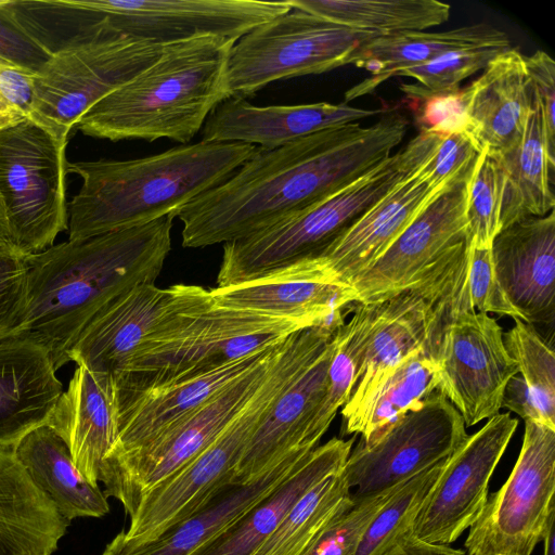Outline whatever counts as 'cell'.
<instances>
[{"label": "cell", "mask_w": 555, "mask_h": 555, "mask_svg": "<svg viewBox=\"0 0 555 555\" xmlns=\"http://www.w3.org/2000/svg\"><path fill=\"white\" fill-rule=\"evenodd\" d=\"M86 4L115 33L158 44L201 36L237 41L255 27L288 12L287 1L92 0Z\"/></svg>", "instance_id": "2e32d148"}, {"label": "cell", "mask_w": 555, "mask_h": 555, "mask_svg": "<svg viewBox=\"0 0 555 555\" xmlns=\"http://www.w3.org/2000/svg\"><path fill=\"white\" fill-rule=\"evenodd\" d=\"M436 325L435 304L421 282L380 302L351 396L341 409L343 420L350 417L405 357L431 348Z\"/></svg>", "instance_id": "d4e9b609"}, {"label": "cell", "mask_w": 555, "mask_h": 555, "mask_svg": "<svg viewBox=\"0 0 555 555\" xmlns=\"http://www.w3.org/2000/svg\"><path fill=\"white\" fill-rule=\"evenodd\" d=\"M408 126L403 115L387 112L369 127L351 122L258 147L227 181L176 214L183 247L242 240L315 204L387 159Z\"/></svg>", "instance_id": "6da1fadb"}, {"label": "cell", "mask_w": 555, "mask_h": 555, "mask_svg": "<svg viewBox=\"0 0 555 555\" xmlns=\"http://www.w3.org/2000/svg\"><path fill=\"white\" fill-rule=\"evenodd\" d=\"M441 188L431 186L422 166L373 204L318 256L339 280L350 284L389 248Z\"/></svg>", "instance_id": "83f0119b"}, {"label": "cell", "mask_w": 555, "mask_h": 555, "mask_svg": "<svg viewBox=\"0 0 555 555\" xmlns=\"http://www.w3.org/2000/svg\"><path fill=\"white\" fill-rule=\"evenodd\" d=\"M504 40H509L504 31L486 23L444 31H404L375 37L351 60V64L367 70L371 76L350 88L345 93L344 103L373 92L402 69L425 64L449 51Z\"/></svg>", "instance_id": "d6a6232c"}, {"label": "cell", "mask_w": 555, "mask_h": 555, "mask_svg": "<svg viewBox=\"0 0 555 555\" xmlns=\"http://www.w3.org/2000/svg\"><path fill=\"white\" fill-rule=\"evenodd\" d=\"M383 112L326 102L255 106L244 98H229L217 105L206 119L202 141L237 142L273 150Z\"/></svg>", "instance_id": "44dd1931"}, {"label": "cell", "mask_w": 555, "mask_h": 555, "mask_svg": "<svg viewBox=\"0 0 555 555\" xmlns=\"http://www.w3.org/2000/svg\"><path fill=\"white\" fill-rule=\"evenodd\" d=\"M307 338L282 341L269 373L254 396L221 434L178 472L143 492L129 515L125 541L154 540L202 508L221 488L235 481L236 467L259 424L278 399L317 359Z\"/></svg>", "instance_id": "52a82bcc"}, {"label": "cell", "mask_w": 555, "mask_h": 555, "mask_svg": "<svg viewBox=\"0 0 555 555\" xmlns=\"http://www.w3.org/2000/svg\"><path fill=\"white\" fill-rule=\"evenodd\" d=\"M63 392L48 351L13 334L0 340V451L14 452L33 429L47 424Z\"/></svg>", "instance_id": "4316f807"}, {"label": "cell", "mask_w": 555, "mask_h": 555, "mask_svg": "<svg viewBox=\"0 0 555 555\" xmlns=\"http://www.w3.org/2000/svg\"><path fill=\"white\" fill-rule=\"evenodd\" d=\"M215 305L307 322H343L341 310L357 300L320 256L308 257L249 281L209 289Z\"/></svg>", "instance_id": "ac0fdd59"}, {"label": "cell", "mask_w": 555, "mask_h": 555, "mask_svg": "<svg viewBox=\"0 0 555 555\" xmlns=\"http://www.w3.org/2000/svg\"><path fill=\"white\" fill-rule=\"evenodd\" d=\"M179 295L180 284L167 288L140 284L122 293L86 326L68 353L69 361L91 371L121 374Z\"/></svg>", "instance_id": "603a6c76"}, {"label": "cell", "mask_w": 555, "mask_h": 555, "mask_svg": "<svg viewBox=\"0 0 555 555\" xmlns=\"http://www.w3.org/2000/svg\"><path fill=\"white\" fill-rule=\"evenodd\" d=\"M440 135L420 133L348 185L248 237L224 243L217 286L249 281L320 255L397 183L418 170Z\"/></svg>", "instance_id": "8992f818"}, {"label": "cell", "mask_w": 555, "mask_h": 555, "mask_svg": "<svg viewBox=\"0 0 555 555\" xmlns=\"http://www.w3.org/2000/svg\"><path fill=\"white\" fill-rule=\"evenodd\" d=\"M554 494L555 429L525 421L517 461L469 527L466 555H531L555 524Z\"/></svg>", "instance_id": "7c38bea8"}, {"label": "cell", "mask_w": 555, "mask_h": 555, "mask_svg": "<svg viewBox=\"0 0 555 555\" xmlns=\"http://www.w3.org/2000/svg\"><path fill=\"white\" fill-rule=\"evenodd\" d=\"M175 216L24 257L25 309L17 334L43 347L55 371L92 319L122 293L155 284L171 250Z\"/></svg>", "instance_id": "7a4b0ae2"}, {"label": "cell", "mask_w": 555, "mask_h": 555, "mask_svg": "<svg viewBox=\"0 0 555 555\" xmlns=\"http://www.w3.org/2000/svg\"><path fill=\"white\" fill-rule=\"evenodd\" d=\"M353 441L334 437L318 446L274 490L196 555H251L310 488L341 470Z\"/></svg>", "instance_id": "f546056e"}, {"label": "cell", "mask_w": 555, "mask_h": 555, "mask_svg": "<svg viewBox=\"0 0 555 555\" xmlns=\"http://www.w3.org/2000/svg\"><path fill=\"white\" fill-rule=\"evenodd\" d=\"M35 75L0 57V98L26 118L34 115Z\"/></svg>", "instance_id": "f907efd6"}, {"label": "cell", "mask_w": 555, "mask_h": 555, "mask_svg": "<svg viewBox=\"0 0 555 555\" xmlns=\"http://www.w3.org/2000/svg\"><path fill=\"white\" fill-rule=\"evenodd\" d=\"M423 101L424 105L418 116L420 131L444 135L456 130H465L463 89L431 95Z\"/></svg>", "instance_id": "681fc988"}, {"label": "cell", "mask_w": 555, "mask_h": 555, "mask_svg": "<svg viewBox=\"0 0 555 555\" xmlns=\"http://www.w3.org/2000/svg\"><path fill=\"white\" fill-rule=\"evenodd\" d=\"M505 334V348L534 398L547 427L555 429V356L533 324L515 318Z\"/></svg>", "instance_id": "60d3db41"}, {"label": "cell", "mask_w": 555, "mask_h": 555, "mask_svg": "<svg viewBox=\"0 0 555 555\" xmlns=\"http://www.w3.org/2000/svg\"><path fill=\"white\" fill-rule=\"evenodd\" d=\"M438 392L457 410L465 427L496 415L508 380L519 373L495 319L477 312L457 287L440 280L434 296Z\"/></svg>", "instance_id": "ba28073f"}, {"label": "cell", "mask_w": 555, "mask_h": 555, "mask_svg": "<svg viewBox=\"0 0 555 555\" xmlns=\"http://www.w3.org/2000/svg\"><path fill=\"white\" fill-rule=\"evenodd\" d=\"M502 406L519 415L524 421L540 423L546 426L544 417L520 376H513L505 386Z\"/></svg>", "instance_id": "816d5d0a"}, {"label": "cell", "mask_w": 555, "mask_h": 555, "mask_svg": "<svg viewBox=\"0 0 555 555\" xmlns=\"http://www.w3.org/2000/svg\"><path fill=\"white\" fill-rule=\"evenodd\" d=\"M67 142L34 118L0 129V201L22 257L52 246L67 229Z\"/></svg>", "instance_id": "9c48e42d"}, {"label": "cell", "mask_w": 555, "mask_h": 555, "mask_svg": "<svg viewBox=\"0 0 555 555\" xmlns=\"http://www.w3.org/2000/svg\"><path fill=\"white\" fill-rule=\"evenodd\" d=\"M311 451L297 449L258 477L224 486L202 508L154 540L131 543L117 534L102 555H196L274 490Z\"/></svg>", "instance_id": "7402d4cb"}, {"label": "cell", "mask_w": 555, "mask_h": 555, "mask_svg": "<svg viewBox=\"0 0 555 555\" xmlns=\"http://www.w3.org/2000/svg\"><path fill=\"white\" fill-rule=\"evenodd\" d=\"M392 555H466L464 550L447 544L430 543L416 538L412 531L405 533L396 544Z\"/></svg>", "instance_id": "f5cc1de1"}, {"label": "cell", "mask_w": 555, "mask_h": 555, "mask_svg": "<svg viewBox=\"0 0 555 555\" xmlns=\"http://www.w3.org/2000/svg\"><path fill=\"white\" fill-rule=\"evenodd\" d=\"M25 118L26 117L20 112L0 98V129L14 125Z\"/></svg>", "instance_id": "11a10c76"}, {"label": "cell", "mask_w": 555, "mask_h": 555, "mask_svg": "<svg viewBox=\"0 0 555 555\" xmlns=\"http://www.w3.org/2000/svg\"><path fill=\"white\" fill-rule=\"evenodd\" d=\"M69 522L14 453L0 451V555H52Z\"/></svg>", "instance_id": "4dcf8cb0"}, {"label": "cell", "mask_w": 555, "mask_h": 555, "mask_svg": "<svg viewBox=\"0 0 555 555\" xmlns=\"http://www.w3.org/2000/svg\"><path fill=\"white\" fill-rule=\"evenodd\" d=\"M401 483L356 499L354 505L341 515L305 555H353L364 529Z\"/></svg>", "instance_id": "7bdbcfd3"}, {"label": "cell", "mask_w": 555, "mask_h": 555, "mask_svg": "<svg viewBox=\"0 0 555 555\" xmlns=\"http://www.w3.org/2000/svg\"><path fill=\"white\" fill-rule=\"evenodd\" d=\"M378 36L291 9L233 43L224 72L225 100L245 99L278 80L351 64L354 53Z\"/></svg>", "instance_id": "30bf717a"}, {"label": "cell", "mask_w": 555, "mask_h": 555, "mask_svg": "<svg viewBox=\"0 0 555 555\" xmlns=\"http://www.w3.org/2000/svg\"><path fill=\"white\" fill-rule=\"evenodd\" d=\"M50 56L18 22L11 0H0V57L37 74Z\"/></svg>", "instance_id": "f6af8a7d"}, {"label": "cell", "mask_w": 555, "mask_h": 555, "mask_svg": "<svg viewBox=\"0 0 555 555\" xmlns=\"http://www.w3.org/2000/svg\"><path fill=\"white\" fill-rule=\"evenodd\" d=\"M464 286L470 307L475 311L521 319L496 279L491 248H476L468 244Z\"/></svg>", "instance_id": "ee69618b"}, {"label": "cell", "mask_w": 555, "mask_h": 555, "mask_svg": "<svg viewBox=\"0 0 555 555\" xmlns=\"http://www.w3.org/2000/svg\"><path fill=\"white\" fill-rule=\"evenodd\" d=\"M298 9L341 26L384 35L425 31L446 23L451 7L437 0H288Z\"/></svg>", "instance_id": "d590c367"}, {"label": "cell", "mask_w": 555, "mask_h": 555, "mask_svg": "<svg viewBox=\"0 0 555 555\" xmlns=\"http://www.w3.org/2000/svg\"><path fill=\"white\" fill-rule=\"evenodd\" d=\"M1 254L18 255L12 243L5 212L0 201V255Z\"/></svg>", "instance_id": "db71d44e"}, {"label": "cell", "mask_w": 555, "mask_h": 555, "mask_svg": "<svg viewBox=\"0 0 555 555\" xmlns=\"http://www.w3.org/2000/svg\"><path fill=\"white\" fill-rule=\"evenodd\" d=\"M509 48V40H504L456 49L425 64L402 69L395 77L415 79L416 83H402L400 89L414 100H424L459 90L464 79L485 69L493 59Z\"/></svg>", "instance_id": "ab89813d"}, {"label": "cell", "mask_w": 555, "mask_h": 555, "mask_svg": "<svg viewBox=\"0 0 555 555\" xmlns=\"http://www.w3.org/2000/svg\"><path fill=\"white\" fill-rule=\"evenodd\" d=\"M258 147L237 142L182 144L128 160L67 163L82 185L67 206L68 240L120 231L176 214L227 181Z\"/></svg>", "instance_id": "3957f363"}, {"label": "cell", "mask_w": 555, "mask_h": 555, "mask_svg": "<svg viewBox=\"0 0 555 555\" xmlns=\"http://www.w3.org/2000/svg\"><path fill=\"white\" fill-rule=\"evenodd\" d=\"M478 155L467 132L456 130L440 137L433 154L423 165V171L431 186L438 189L473 164Z\"/></svg>", "instance_id": "7dc6e473"}, {"label": "cell", "mask_w": 555, "mask_h": 555, "mask_svg": "<svg viewBox=\"0 0 555 555\" xmlns=\"http://www.w3.org/2000/svg\"><path fill=\"white\" fill-rule=\"evenodd\" d=\"M336 333L314 362L274 401L238 462L235 481L258 477L297 449H312L304 444L305 431L325 393Z\"/></svg>", "instance_id": "f1b7e54d"}, {"label": "cell", "mask_w": 555, "mask_h": 555, "mask_svg": "<svg viewBox=\"0 0 555 555\" xmlns=\"http://www.w3.org/2000/svg\"><path fill=\"white\" fill-rule=\"evenodd\" d=\"M13 453L66 520L102 517L109 512L107 496L79 473L66 442L47 424L25 435Z\"/></svg>", "instance_id": "836d02e7"}, {"label": "cell", "mask_w": 555, "mask_h": 555, "mask_svg": "<svg viewBox=\"0 0 555 555\" xmlns=\"http://www.w3.org/2000/svg\"><path fill=\"white\" fill-rule=\"evenodd\" d=\"M282 341L253 370L149 443L104 461L100 482L129 516L140 495L205 450L243 409L267 377Z\"/></svg>", "instance_id": "4fadbf2b"}, {"label": "cell", "mask_w": 555, "mask_h": 555, "mask_svg": "<svg viewBox=\"0 0 555 555\" xmlns=\"http://www.w3.org/2000/svg\"><path fill=\"white\" fill-rule=\"evenodd\" d=\"M517 426L511 413H498L444 460L413 521L416 538L449 545L469 529L482 512L492 474Z\"/></svg>", "instance_id": "9a60e30c"}, {"label": "cell", "mask_w": 555, "mask_h": 555, "mask_svg": "<svg viewBox=\"0 0 555 555\" xmlns=\"http://www.w3.org/2000/svg\"><path fill=\"white\" fill-rule=\"evenodd\" d=\"M491 254L496 279L528 323L555 319V211L528 217L502 229Z\"/></svg>", "instance_id": "ffe728a7"}, {"label": "cell", "mask_w": 555, "mask_h": 555, "mask_svg": "<svg viewBox=\"0 0 555 555\" xmlns=\"http://www.w3.org/2000/svg\"><path fill=\"white\" fill-rule=\"evenodd\" d=\"M278 345L218 367L160 385L143 389H122L117 385L118 436L105 460L149 443L253 370Z\"/></svg>", "instance_id": "d6986e66"}, {"label": "cell", "mask_w": 555, "mask_h": 555, "mask_svg": "<svg viewBox=\"0 0 555 555\" xmlns=\"http://www.w3.org/2000/svg\"><path fill=\"white\" fill-rule=\"evenodd\" d=\"M532 94V93H531ZM519 141L495 156L503 176L501 230L554 209L555 145L547 138L537 99Z\"/></svg>", "instance_id": "1f68e13d"}, {"label": "cell", "mask_w": 555, "mask_h": 555, "mask_svg": "<svg viewBox=\"0 0 555 555\" xmlns=\"http://www.w3.org/2000/svg\"><path fill=\"white\" fill-rule=\"evenodd\" d=\"M234 42L207 35L166 44L153 64L95 103L76 127L114 142L189 143L225 100L224 72Z\"/></svg>", "instance_id": "277c9868"}, {"label": "cell", "mask_w": 555, "mask_h": 555, "mask_svg": "<svg viewBox=\"0 0 555 555\" xmlns=\"http://www.w3.org/2000/svg\"><path fill=\"white\" fill-rule=\"evenodd\" d=\"M118 387L115 375L77 365L47 422L66 442L74 464L99 486L105 457L118 436Z\"/></svg>", "instance_id": "cb8c5ba5"}, {"label": "cell", "mask_w": 555, "mask_h": 555, "mask_svg": "<svg viewBox=\"0 0 555 555\" xmlns=\"http://www.w3.org/2000/svg\"><path fill=\"white\" fill-rule=\"evenodd\" d=\"M503 176L494 155L479 153L468 179L466 240L476 248H491L501 231Z\"/></svg>", "instance_id": "b9f144b4"}, {"label": "cell", "mask_w": 555, "mask_h": 555, "mask_svg": "<svg viewBox=\"0 0 555 555\" xmlns=\"http://www.w3.org/2000/svg\"><path fill=\"white\" fill-rule=\"evenodd\" d=\"M444 460L401 483L369 522L353 555H392L397 542L412 531L416 514L437 479Z\"/></svg>", "instance_id": "f35d334b"}, {"label": "cell", "mask_w": 555, "mask_h": 555, "mask_svg": "<svg viewBox=\"0 0 555 555\" xmlns=\"http://www.w3.org/2000/svg\"><path fill=\"white\" fill-rule=\"evenodd\" d=\"M26 264L24 257L0 255V340L18 333L24 318Z\"/></svg>", "instance_id": "bcb514c9"}, {"label": "cell", "mask_w": 555, "mask_h": 555, "mask_svg": "<svg viewBox=\"0 0 555 555\" xmlns=\"http://www.w3.org/2000/svg\"><path fill=\"white\" fill-rule=\"evenodd\" d=\"M307 322L220 307L209 289L180 284L176 306L147 334L126 370L122 389H143L192 376L269 349Z\"/></svg>", "instance_id": "5b68a950"}, {"label": "cell", "mask_w": 555, "mask_h": 555, "mask_svg": "<svg viewBox=\"0 0 555 555\" xmlns=\"http://www.w3.org/2000/svg\"><path fill=\"white\" fill-rule=\"evenodd\" d=\"M379 308L380 302H356L351 319L337 330V344L327 372L325 393L306 428V447L314 449L319 446L338 409L349 400Z\"/></svg>", "instance_id": "74e56055"}, {"label": "cell", "mask_w": 555, "mask_h": 555, "mask_svg": "<svg viewBox=\"0 0 555 555\" xmlns=\"http://www.w3.org/2000/svg\"><path fill=\"white\" fill-rule=\"evenodd\" d=\"M438 364L431 348L413 351L344 420L343 435L359 434L360 442L372 443L387 427L418 410L438 390Z\"/></svg>", "instance_id": "e575fe53"}, {"label": "cell", "mask_w": 555, "mask_h": 555, "mask_svg": "<svg viewBox=\"0 0 555 555\" xmlns=\"http://www.w3.org/2000/svg\"><path fill=\"white\" fill-rule=\"evenodd\" d=\"M354 503L343 472L327 476L289 508L251 555H305Z\"/></svg>", "instance_id": "8d00e7d4"}, {"label": "cell", "mask_w": 555, "mask_h": 555, "mask_svg": "<svg viewBox=\"0 0 555 555\" xmlns=\"http://www.w3.org/2000/svg\"><path fill=\"white\" fill-rule=\"evenodd\" d=\"M543 555H555V524L551 525L543 540Z\"/></svg>", "instance_id": "9f6ffc18"}, {"label": "cell", "mask_w": 555, "mask_h": 555, "mask_svg": "<svg viewBox=\"0 0 555 555\" xmlns=\"http://www.w3.org/2000/svg\"><path fill=\"white\" fill-rule=\"evenodd\" d=\"M475 162L436 191L389 248L350 283L356 302H382L409 288L466 238L467 184Z\"/></svg>", "instance_id": "e0dca14e"}, {"label": "cell", "mask_w": 555, "mask_h": 555, "mask_svg": "<svg viewBox=\"0 0 555 555\" xmlns=\"http://www.w3.org/2000/svg\"><path fill=\"white\" fill-rule=\"evenodd\" d=\"M164 47L105 27L57 50L35 75L33 118L69 138L87 111L153 64Z\"/></svg>", "instance_id": "8fae6325"}, {"label": "cell", "mask_w": 555, "mask_h": 555, "mask_svg": "<svg viewBox=\"0 0 555 555\" xmlns=\"http://www.w3.org/2000/svg\"><path fill=\"white\" fill-rule=\"evenodd\" d=\"M529 89L540 104L547 138L555 145V62L544 51L524 56Z\"/></svg>", "instance_id": "c3c4849f"}, {"label": "cell", "mask_w": 555, "mask_h": 555, "mask_svg": "<svg viewBox=\"0 0 555 555\" xmlns=\"http://www.w3.org/2000/svg\"><path fill=\"white\" fill-rule=\"evenodd\" d=\"M457 410L436 391L370 444L358 442L341 469L354 499L395 487L447 459L467 438Z\"/></svg>", "instance_id": "5bb4252c"}, {"label": "cell", "mask_w": 555, "mask_h": 555, "mask_svg": "<svg viewBox=\"0 0 555 555\" xmlns=\"http://www.w3.org/2000/svg\"><path fill=\"white\" fill-rule=\"evenodd\" d=\"M524 54L509 48L463 89L465 131L478 152L502 154L520 139L533 108Z\"/></svg>", "instance_id": "484cf974"}]
</instances>
